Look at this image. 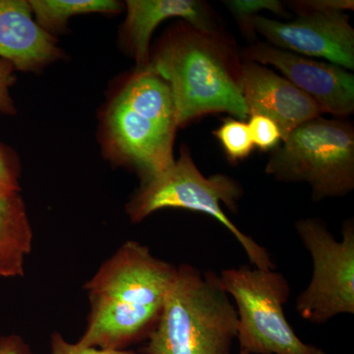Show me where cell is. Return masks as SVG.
Segmentation results:
<instances>
[{
  "mask_svg": "<svg viewBox=\"0 0 354 354\" xmlns=\"http://www.w3.org/2000/svg\"><path fill=\"white\" fill-rule=\"evenodd\" d=\"M147 66L171 88L177 127L213 113L248 120L241 92V57L230 36L177 21L151 51Z\"/></svg>",
  "mask_w": 354,
  "mask_h": 354,
  "instance_id": "cell-2",
  "label": "cell"
},
{
  "mask_svg": "<svg viewBox=\"0 0 354 354\" xmlns=\"http://www.w3.org/2000/svg\"><path fill=\"white\" fill-rule=\"evenodd\" d=\"M241 92L249 116L262 115L274 121L281 142L302 123L324 114L309 95L285 77L248 60L241 59Z\"/></svg>",
  "mask_w": 354,
  "mask_h": 354,
  "instance_id": "cell-11",
  "label": "cell"
},
{
  "mask_svg": "<svg viewBox=\"0 0 354 354\" xmlns=\"http://www.w3.org/2000/svg\"><path fill=\"white\" fill-rule=\"evenodd\" d=\"M177 267L155 257L137 241H127L85 285L90 301L87 327L77 344L122 349L149 337Z\"/></svg>",
  "mask_w": 354,
  "mask_h": 354,
  "instance_id": "cell-1",
  "label": "cell"
},
{
  "mask_svg": "<svg viewBox=\"0 0 354 354\" xmlns=\"http://www.w3.org/2000/svg\"><path fill=\"white\" fill-rule=\"evenodd\" d=\"M62 55L57 39L35 20L29 1L0 0V58L15 70L37 72Z\"/></svg>",
  "mask_w": 354,
  "mask_h": 354,
  "instance_id": "cell-13",
  "label": "cell"
},
{
  "mask_svg": "<svg viewBox=\"0 0 354 354\" xmlns=\"http://www.w3.org/2000/svg\"><path fill=\"white\" fill-rule=\"evenodd\" d=\"M214 135L232 162L245 160L252 153L254 145L246 121L227 118Z\"/></svg>",
  "mask_w": 354,
  "mask_h": 354,
  "instance_id": "cell-16",
  "label": "cell"
},
{
  "mask_svg": "<svg viewBox=\"0 0 354 354\" xmlns=\"http://www.w3.org/2000/svg\"><path fill=\"white\" fill-rule=\"evenodd\" d=\"M250 28L272 46L354 69V29L346 12L301 13L288 22L258 15Z\"/></svg>",
  "mask_w": 354,
  "mask_h": 354,
  "instance_id": "cell-9",
  "label": "cell"
},
{
  "mask_svg": "<svg viewBox=\"0 0 354 354\" xmlns=\"http://www.w3.org/2000/svg\"><path fill=\"white\" fill-rule=\"evenodd\" d=\"M32 244V225L20 190L0 188V278L24 274Z\"/></svg>",
  "mask_w": 354,
  "mask_h": 354,
  "instance_id": "cell-14",
  "label": "cell"
},
{
  "mask_svg": "<svg viewBox=\"0 0 354 354\" xmlns=\"http://www.w3.org/2000/svg\"><path fill=\"white\" fill-rule=\"evenodd\" d=\"M265 172L308 184L315 202L346 196L354 189L353 125L323 116L302 123L271 151Z\"/></svg>",
  "mask_w": 354,
  "mask_h": 354,
  "instance_id": "cell-6",
  "label": "cell"
},
{
  "mask_svg": "<svg viewBox=\"0 0 354 354\" xmlns=\"http://www.w3.org/2000/svg\"><path fill=\"white\" fill-rule=\"evenodd\" d=\"M225 6L239 22L241 31L250 39L255 37L251 31V19L262 11H270L283 17L288 16L285 4L279 0H227Z\"/></svg>",
  "mask_w": 354,
  "mask_h": 354,
  "instance_id": "cell-17",
  "label": "cell"
},
{
  "mask_svg": "<svg viewBox=\"0 0 354 354\" xmlns=\"http://www.w3.org/2000/svg\"><path fill=\"white\" fill-rule=\"evenodd\" d=\"M236 335V309L220 276L183 264L177 267L145 353L230 354Z\"/></svg>",
  "mask_w": 354,
  "mask_h": 354,
  "instance_id": "cell-4",
  "label": "cell"
},
{
  "mask_svg": "<svg viewBox=\"0 0 354 354\" xmlns=\"http://www.w3.org/2000/svg\"><path fill=\"white\" fill-rule=\"evenodd\" d=\"M177 128L169 85L150 67H137L106 104L100 137L104 156L143 183L174 164Z\"/></svg>",
  "mask_w": 354,
  "mask_h": 354,
  "instance_id": "cell-3",
  "label": "cell"
},
{
  "mask_svg": "<svg viewBox=\"0 0 354 354\" xmlns=\"http://www.w3.org/2000/svg\"><path fill=\"white\" fill-rule=\"evenodd\" d=\"M0 354H31L27 344L18 335L0 337Z\"/></svg>",
  "mask_w": 354,
  "mask_h": 354,
  "instance_id": "cell-23",
  "label": "cell"
},
{
  "mask_svg": "<svg viewBox=\"0 0 354 354\" xmlns=\"http://www.w3.org/2000/svg\"><path fill=\"white\" fill-rule=\"evenodd\" d=\"M220 279L237 312L241 351L249 354H327L305 344L286 318L290 295L288 279L274 270L250 266L223 270Z\"/></svg>",
  "mask_w": 354,
  "mask_h": 354,
  "instance_id": "cell-7",
  "label": "cell"
},
{
  "mask_svg": "<svg viewBox=\"0 0 354 354\" xmlns=\"http://www.w3.org/2000/svg\"><path fill=\"white\" fill-rule=\"evenodd\" d=\"M286 4L297 14L346 12L354 9L353 0H297Z\"/></svg>",
  "mask_w": 354,
  "mask_h": 354,
  "instance_id": "cell-20",
  "label": "cell"
},
{
  "mask_svg": "<svg viewBox=\"0 0 354 354\" xmlns=\"http://www.w3.org/2000/svg\"><path fill=\"white\" fill-rule=\"evenodd\" d=\"M121 43L136 60L137 67L150 62L151 38L158 25L178 18L208 34L227 36L208 4L200 0H128Z\"/></svg>",
  "mask_w": 354,
  "mask_h": 354,
  "instance_id": "cell-12",
  "label": "cell"
},
{
  "mask_svg": "<svg viewBox=\"0 0 354 354\" xmlns=\"http://www.w3.org/2000/svg\"><path fill=\"white\" fill-rule=\"evenodd\" d=\"M50 354H136L122 349H104L83 346L67 342L59 333H55L50 339Z\"/></svg>",
  "mask_w": 354,
  "mask_h": 354,
  "instance_id": "cell-22",
  "label": "cell"
},
{
  "mask_svg": "<svg viewBox=\"0 0 354 354\" xmlns=\"http://www.w3.org/2000/svg\"><path fill=\"white\" fill-rule=\"evenodd\" d=\"M21 165L17 153L0 142V188L20 190Z\"/></svg>",
  "mask_w": 354,
  "mask_h": 354,
  "instance_id": "cell-19",
  "label": "cell"
},
{
  "mask_svg": "<svg viewBox=\"0 0 354 354\" xmlns=\"http://www.w3.org/2000/svg\"><path fill=\"white\" fill-rule=\"evenodd\" d=\"M313 262L309 285L297 299L295 309L304 320L325 324L342 314H354V221L342 223L337 241L325 221L305 218L295 225Z\"/></svg>",
  "mask_w": 354,
  "mask_h": 354,
  "instance_id": "cell-8",
  "label": "cell"
},
{
  "mask_svg": "<svg viewBox=\"0 0 354 354\" xmlns=\"http://www.w3.org/2000/svg\"><path fill=\"white\" fill-rule=\"evenodd\" d=\"M15 67L8 60L0 58V113L6 115L17 113L15 104L10 95V88L15 82Z\"/></svg>",
  "mask_w": 354,
  "mask_h": 354,
  "instance_id": "cell-21",
  "label": "cell"
},
{
  "mask_svg": "<svg viewBox=\"0 0 354 354\" xmlns=\"http://www.w3.org/2000/svg\"><path fill=\"white\" fill-rule=\"evenodd\" d=\"M29 4L35 20L48 34L62 31L73 16L118 14L124 9L116 0H30Z\"/></svg>",
  "mask_w": 354,
  "mask_h": 354,
  "instance_id": "cell-15",
  "label": "cell"
},
{
  "mask_svg": "<svg viewBox=\"0 0 354 354\" xmlns=\"http://www.w3.org/2000/svg\"><path fill=\"white\" fill-rule=\"evenodd\" d=\"M241 57L278 69L286 80L309 95L324 114L346 120L354 113V75L348 70L265 43L251 44Z\"/></svg>",
  "mask_w": 354,
  "mask_h": 354,
  "instance_id": "cell-10",
  "label": "cell"
},
{
  "mask_svg": "<svg viewBox=\"0 0 354 354\" xmlns=\"http://www.w3.org/2000/svg\"><path fill=\"white\" fill-rule=\"evenodd\" d=\"M248 120L254 147L261 151H272L281 143V131L274 121L262 115H251Z\"/></svg>",
  "mask_w": 354,
  "mask_h": 354,
  "instance_id": "cell-18",
  "label": "cell"
},
{
  "mask_svg": "<svg viewBox=\"0 0 354 354\" xmlns=\"http://www.w3.org/2000/svg\"><path fill=\"white\" fill-rule=\"evenodd\" d=\"M239 354H249V353H245V351H239Z\"/></svg>",
  "mask_w": 354,
  "mask_h": 354,
  "instance_id": "cell-24",
  "label": "cell"
},
{
  "mask_svg": "<svg viewBox=\"0 0 354 354\" xmlns=\"http://www.w3.org/2000/svg\"><path fill=\"white\" fill-rule=\"evenodd\" d=\"M241 184L227 174L205 176L183 145L174 164L157 176L141 183L127 205V213L134 223H141L155 212L164 209H183L206 214L230 230L251 264L259 269L274 270L271 256L250 236L242 232L227 218L221 207L236 212L243 196Z\"/></svg>",
  "mask_w": 354,
  "mask_h": 354,
  "instance_id": "cell-5",
  "label": "cell"
}]
</instances>
